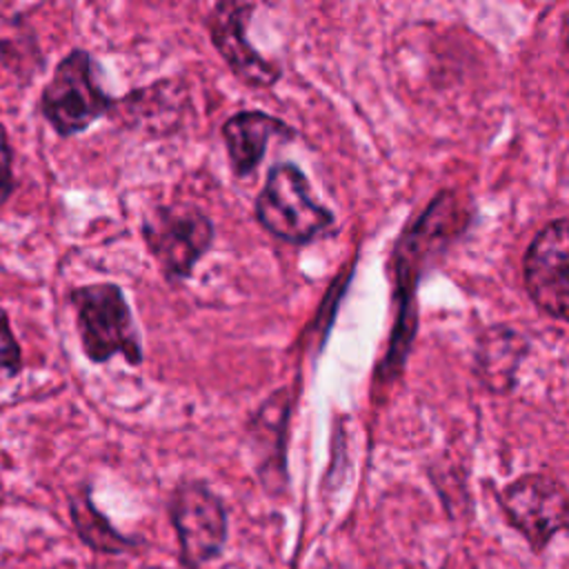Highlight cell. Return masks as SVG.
<instances>
[{"mask_svg": "<svg viewBox=\"0 0 569 569\" xmlns=\"http://www.w3.org/2000/svg\"><path fill=\"white\" fill-rule=\"evenodd\" d=\"M471 213L462 207L453 191L438 193L420 218L407 227L393 249L396 267V325L391 331L389 349L378 365L376 382H391L405 365L416 333V289L425 264L442 253L460 233H465Z\"/></svg>", "mask_w": 569, "mask_h": 569, "instance_id": "cell-1", "label": "cell"}, {"mask_svg": "<svg viewBox=\"0 0 569 569\" xmlns=\"http://www.w3.org/2000/svg\"><path fill=\"white\" fill-rule=\"evenodd\" d=\"M76 311L80 347L89 362L102 365L122 356L129 365L142 362L140 333L122 289L113 282L82 284L69 291Z\"/></svg>", "mask_w": 569, "mask_h": 569, "instance_id": "cell-2", "label": "cell"}, {"mask_svg": "<svg viewBox=\"0 0 569 569\" xmlns=\"http://www.w3.org/2000/svg\"><path fill=\"white\" fill-rule=\"evenodd\" d=\"M98 62L84 49H71L53 69L40 93V111L60 138L87 131L96 120L111 113V98L98 80Z\"/></svg>", "mask_w": 569, "mask_h": 569, "instance_id": "cell-3", "label": "cell"}, {"mask_svg": "<svg viewBox=\"0 0 569 569\" xmlns=\"http://www.w3.org/2000/svg\"><path fill=\"white\" fill-rule=\"evenodd\" d=\"M167 513L178 540V562L182 569H202L224 553L229 511L224 500L204 480H180L169 496Z\"/></svg>", "mask_w": 569, "mask_h": 569, "instance_id": "cell-4", "label": "cell"}, {"mask_svg": "<svg viewBox=\"0 0 569 569\" xmlns=\"http://www.w3.org/2000/svg\"><path fill=\"white\" fill-rule=\"evenodd\" d=\"M256 220L284 242L307 244L333 224V213L313 198L307 176L296 164L278 162L256 198Z\"/></svg>", "mask_w": 569, "mask_h": 569, "instance_id": "cell-5", "label": "cell"}, {"mask_svg": "<svg viewBox=\"0 0 569 569\" xmlns=\"http://www.w3.org/2000/svg\"><path fill=\"white\" fill-rule=\"evenodd\" d=\"M505 522L520 533L529 551L540 556L567 529V487L551 473H522L496 491Z\"/></svg>", "mask_w": 569, "mask_h": 569, "instance_id": "cell-6", "label": "cell"}, {"mask_svg": "<svg viewBox=\"0 0 569 569\" xmlns=\"http://www.w3.org/2000/svg\"><path fill=\"white\" fill-rule=\"evenodd\" d=\"M140 233L164 278L182 282L209 251L213 222L196 207L160 204L147 213Z\"/></svg>", "mask_w": 569, "mask_h": 569, "instance_id": "cell-7", "label": "cell"}, {"mask_svg": "<svg viewBox=\"0 0 569 569\" xmlns=\"http://www.w3.org/2000/svg\"><path fill=\"white\" fill-rule=\"evenodd\" d=\"M567 238V218H556L536 233L522 258V278L531 302L556 320H567L569 316Z\"/></svg>", "mask_w": 569, "mask_h": 569, "instance_id": "cell-8", "label": "cell"}, {"mask_svg": "<svg viewBox=\"0 0 569 569\" xmlns=\"http://www.w3.org/2000/svg\"><path fill=\"white\" fill-rule=\"evenodd\" d=\"M256 7L249 2L224 0L213 4L207 16V29L213 47L244 84L256 89L273 87L282 71L276 62L260 56V51L247 40V22Z\"/></svg>", "mask_w": 569, "mask_h": 569, "instance_id": "cell-9", "label": "cell"}, {"mask_svg": "<svg viewBox=\"0 0 569 569\" xmlns=\"http://www.w3.org/2000/svg\"><path fill=\"white\" fill-rule=\"evenodd\" d=\"M289 420V398L284 389H278L256 411L247 425L251 436V451L256 458V473L267 493L280 496L287 489V462H284V431Z\"/></svg>", "mask_w": 569, "mask_h": 569, "instance_id": "cell-10", "label": "cell"}, {"mask_svg": "<svg viewBox=\"0 0 569 569\" xmlns=\"http://www.w3.org/2000/svg\"><path fill=\"white\" fill-rule=\"evenodd\" d=\"M273 136L293 138L296 131L280 118L264 111H238L222 124L227 156L238 178L256 171V167L264 158L269 138Z\"/></svg>", "mask_w": 569, "mask_h": 569, "instance_id": "cell-11", "label": "cell"}, {"mask_svg": "<svg viewBox=\"0 0 569 569\" xmlns=\"http://www.w3.org/2000/svg\"><path fill=\"white\" fill-rule=\"evenodd\" d=\"M529 351V340L507 325H493L482 331L476 347V376L493 393H507L520 362Z\"/></svg>", "mask_w": 569, "mask_h": 569, "instance_id": "cell-12", "label": "cell"}, {"mask_svg": "<svg viewBox=\"0 0 569 569\" xmlns=\"http://www.w3.org/2000/svg\"><path fill=\"white\" fill-rule=\"evenodd\" d=\"M180 98H184V87L162 80L151 87L136 89L127 98L116 100L111 113H127V122L131 127H151L153 133L162 136L173 131L180 122V113L184 109Z\"/></svg>", "mask_w": 569, "mask_h": 569, "instance_id": "cell-13", "label": "cell"}, {"mask_svg": "<svg viewBox=\"0 0 569 569\" xmlns=\"http://www.w3.org/2000/svg\"><path fill=\"white\" fill-rule=\"evenodd\" d=\"M69 516L82 545L96 553L124 556L138 551L144 542L142 538L127 536L111 525V520L96 507L89 485H82L76 493H71Z\"/></svg>", "mask_w": 569, "mask_h": 569, "instance_id": "cell-14", "label": "cell"}, {"mask_svg": "<svg viewBox=\"0 0 569 569\" xmlns=\"http://www.w3.org/2000/svg\"><path fill=\"white\" fill-rule=\"evenodd\" d=\"M22 351L9 325L7 311L0 307V391L22 371Z\"/></svg>", "mask_w": 569, "mask_h": 569, "instance_id": "cell-15", "label": "cell"}, {"mask_svg": "<svg viewBox=\"0 0 569 569\" xmlns=\"http://www.w3.org/2000/svg\"><path fill=\"white\" fill-rule=\"evenodd\" d=\"M13 187V149L9 142V133L0 122V207L11 198Z\"/></svg>", "mask_w": 569, "mask_h": 569, "instance_id": "cell-16", "label": "cell"}, {"mask_svg": "<svg viewBox=\"0 0 569 569\" xmlns=\"http://www.w3.org/2000/svg\"><path fill=\"white\" fill-rule=\"evenodd\" d=\"M402 569H418V567H411V565H407V567H402Z\"/></svg>", "mask_w": 569, "mask_h": 569, "instance_id": "cell-17", "label": "cell"}]
</instances>
